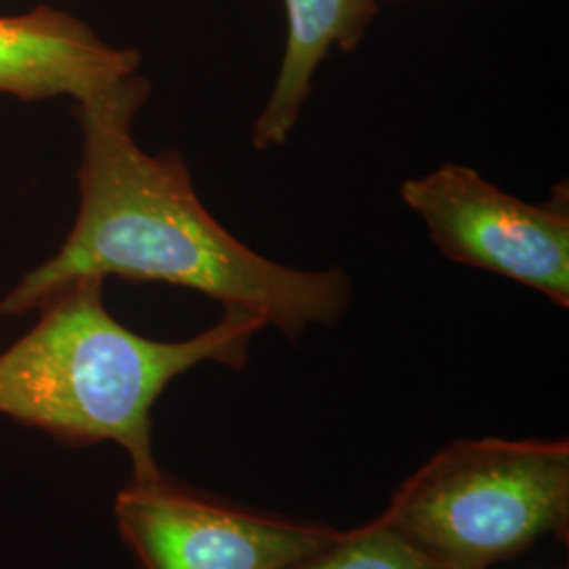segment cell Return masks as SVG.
Returning <instances> with one entry per match:
<instances>
[{
  "instance_id": "5b68a950",
  "label": "cell",
  "mask_w": 569,
  "mask_h": 569,
  "mask_svg": "<svg viewBox=\"0 0 569 569\" xmlns=\"http://www.w3.org/2000/svg\"><path fill=\"white\" fill-rule=\"evenodd\" d=\"M114 519L142 569H287L342 533L209 500L163 472L131 479L117 496Z\"/></svg>"
},
{
  "instance_id": "277c9868",
  "label": "cell",
  "mask_w": 569,
  "mask_h": 569,
  "mask_svg": "<svg viewBox=\"0 0 569 569\" xmlns=\"http://www.w3.org/2000/svg\"><path fill=\"white\" fill-rule=\"evenodd\" d=\"M430 241L456 264L488 270L569 306L568 192L531 204L467 164L446 163L401 186Z\"/></svg>"
},
{
  "instance_id": "8992f818",
  "label": "cell",
  "mask_w": 569,
  "mask_h": 569,
  "mask_svg": "<svg viewBox=\"0 0 569 569\" xmlns=\"http://www.w3.org/2000/svg\"><path fill=\"white\" fill-rule=\"evenodd\" d=\"M140 63L136 49L108 44L60 9L0 16V93L23 102L61 96L84 102L138 74Z\"/></svg>"
},
{
  "instance_id": "7a4b0ae2",
  "label": "cell",
  "mask_w": 569,
  "mask_h": 569,
  "mask_svg": "<svg viewBox=\"0 0 569 569\" xmlns=\"http://www.w3.org/2000/svg\"><path fill=\"white\" fill-rule=\"evenodd\" d=\"M102 279H79L34 310L39 321L0 352V416L37 428L68 448L114 443L133 477L161 475L152 448V409L164 388L201 363L243 369L268 323L224 306L216 326L180 340H150L103 305Z\"/></svg>"
},
{
  "instance_id": "52a82bcc",
  "label": "cell",
  "mask_w": 569,
  "mask_h": 569,
  "mask_svg": "<svg viewBox=\"0 0 569 569\" xmlns=\"http://www.w3.org/2000/svg\"><path fill=\"white\" fill-rule=\"evenodd\" d=\"M287 42L279 77L258 121L256 150L283 146L312 93V79L333 47L352 53L378 18V0H284Z\"/></svg>"
},
{
  "instance_id": "3957f363",
  "label": "cell",
  "mask_w": 569,
  "mask_h": 569,
  "mask_svg": "<svg viewBox=\"0 0 569 569\" xmlns=\"http://www.w3.org/2000/svg\"><path fill=\"white\" fill-rule=\"evenodd\" d=\"M382 519L453 569L512 559L568 533V441H456L407 479Z\"/></svg>"
},
{
  "instance_id": "6da1fadb",
  "label": "cell",
  "mask_w": 569,
  "mask_h": 569,
  "mask_svg": "<svg viewBox=\"0 0 569 569\" xmlns=\"http://www.w3.org/2000/svg\"><path fill=\"white\" fill-rule=\"evenodd\" d=\"M150 96L142 74L74 102L81 127L79 213L70 234L0 300V317L34 310L79 279L167 283L260 315L296 340L345 317L352 284L340 268L300 270L239 241L201 203L176 150L148 154L133 121Z\"/></svg>"
},
{
  "instance_id": "ba28073f",
  "label": "cell",
  "mask_w": 569,
  "mask_h": 569,
  "mask_svg": "<svg viewBox=\"0 0 569 569\" xmlns=\"http://www.w3.org/2000/svg\"><path fill=\"white\" fill-rule=\"evenodd\" d=\"M287 569H453L407 540L380 517L342 531L327 549Z\"/></svg>"
}]
</instances>
